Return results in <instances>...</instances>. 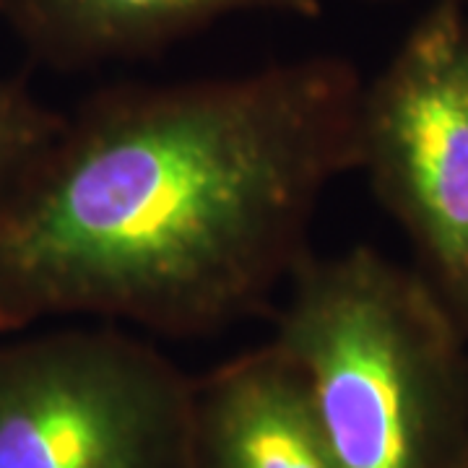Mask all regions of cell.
<instances>
[{"label":"cell","mask_w":468,"mask_h":468,"mask_svg":"<svg viewBox=\"0 0 468 468\" xmlns=\"http://www.w3.org/2000/svg\"><path fill=\"white\" fill-rule=\"evenodd\" d=\"M271 341L338 468H468V338L414 268L365 245L310 252Z\"/></svg>","instance_id":"7a4b0ae2"},{"label":"cell","mask_w":468,"mask_h":468,"mask_svg":"<svg viewBox=\"0 0 468 468\" xmlns=\"http://www.w3.org/2000/svg\"><path fill=\"white\" fill-rule=\"evenodd\" d=\"M63 117L37 100L24 79L0 76V190L50 144Z\"/></svg>","instance_id":"52a82bcc"},{"label":"cell","mask_w":468,"mask_h":468,"mask_svg":"<svg viewBox=\"0 0 468 468\" xmlns=\"http://www.w3.org/2000/svg\"><path fill=\"white\" fill-rule=\"evenodd\" d=\"M237 14L315 21L323 0H0L27 55L60 73L156 58Z\"/></svg>","instance_id":"5b68a950"},{"label":"cell","mask_w":468,"mask_h":468,"mask_svg":"<svg viewBox=\"0 0 468 468\" xmlns=\"http://www.w3.org/2000/svg\"><path fill=\"white\" fill-rule=\"evenodd\" d=\"M356 172L406 234L419 276L468 338V8L430 0L365 81Z\"/></svg>","instance_id":"277c9868"},{"label":"cell","mask_w":468,"mask_h":468,"mask_svg":"<svg viewBox=\"0 0 468 468\" xmlns=\"http://www.w3.org/2000/svg\"><path fill=\"white\" fill-rule=\"evenodd\" d=\"M369 3H401V0H369ZM455 3H461V5L468 8V0H455Z\"/></svg>","instance_id":"ba28073f"},{"label":"cell","mask_w":468,"mask_h":468,"mask_svg":"<svg viewBox=\"0 0 468 468\" xmlns=\"http://www.w3.org/2000/svg\"><path fill=\"white\" fill-rule=\"evenodd\" d=\"M341 55L89 94L0 190V334L94 318L201 338L266 315L356 172Z\"/></svg>","instance_id":"6da1fadb"},{"label":"cell","mask_w":468,"mask_h":468,"mask_svg":"<svg viewBox=\"0 0 468 468\" xmlns=\"http://www.w3.org/2000/svg\"><path fill=\"white\" fill-rule=\"evenodd\" d=\"M193 378L112 323L0 346V468H190Z\"/></svg>","instance_id":"3957f363"},{"label":"cell","mask_w":468,"mask_h":468,"mask_svg":"<svg viewBox=\"0 0 468 468\" xmlns=\"http://www.w3.org/2000/svg\"><path fill=\"white\" fill-rule=\"evenodd\" d=\"M190 468H338L302 372L279 344L193 380Z\"/></svg>","instance_id":"8992f818"}]
</instances>
